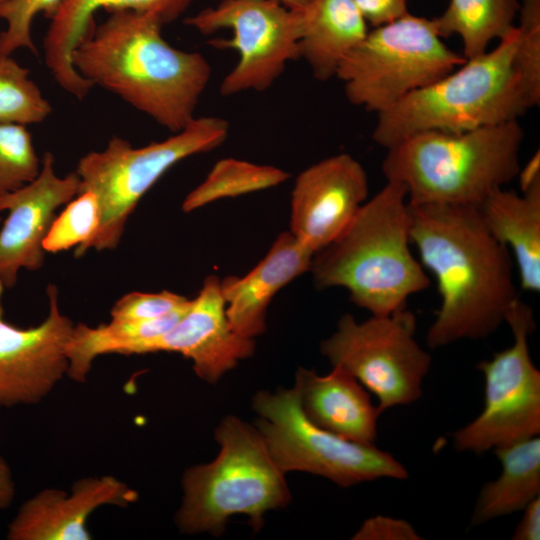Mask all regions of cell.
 <instances>
[{
    "mask_svg": "<svg viewBox=\"0 0 540 540\" xmlns=\"http://www.w3.org/2000/svg\"><path fill=\"white\" fill-rule=\"evenodd\" d=\"M15 498V482L12 470L0 455V509L8 508Z\"/></svg>",
    "mask_w": 540,
    "mask_h": 540,
    "instance_id": "36",
    "label": "cell"
},
{
    "mask_svg": "<svg viewBox=\"0 0 540 540\" xmlns=\"http://www.w3.org/2000/svg\"><path fill=\"white\" fill-rule=\"evenodd\" d=\"M465 60L447 47L432 19L408 12L369 30L342 60L336 77L351 104L379 114Z\"/></svg>",
    "mask_w": 540,
    "mask_h": 540,
    "instance_id": "8",
    "label": "cell"
},
{
    "mask_svg": "<svg viewBox=\"0 0 540 540\" xmlns=\"http://www.w3.org/2000/svg\"><path fill=\"white\" fill-rule=\"evenodd\" d=\"M223 1V0H220ZM291 10L304 11L312 0H277Z\"/></svg>",
    "mask_w": 540,
    "mask_h": 540,
    "instance_id": "38",
    "label": "cell"
},
{
    "mask_svg": "<svg viewBox=\"0 0 540 540\" xmlns=\"http://www.w3.org/2000/svg\"><path fill=\"white\" fill-rule=\"evenodd\" d=\"M521 192L527 190L533 183L540 180V153L537 150L528 162L518 171L517 177Z\"/></svg>",
    "mask_w": 540,
    "mask_h": 540,
    "instance_id": "37",
    "label": "cell"
},
{
    "mask_svg": "<svg viewBox=\"0 0 540 540\" xmlns=\"http://www.w3.org/2000/svg\"><path fill=\"white\" fill-rule=\"evenodd\" d=\"M367 24L377 27L408 13V0H353Z\"/></svg>",
    "mask_w": 540,
    "mask_h": 540,
    "instance_id": "34",
    "label": "cell"
},
{
    "mask_svg": "<svg viewBox=\"0 0 540 540\" xmlns=\"http://www.w3.org/2000/svg\"><path fill=\"white\" fill-rule=\"evenodd\" d=\"M303 19L300 59L319 81L336 77L342 60L369 31L353 0H312Z\"/></svg>",
    "mask_w": 540,
    "mask_h": 540,
    "instance_id": "22",
    "label": "cell"
},
{
    "mask_svg": "<svg viewBox=\"0 0 540 540\" xmlns=\"http://www.w3.org/2000/svg\"><path fill=\"white\" fill-rule=\"evenodd\" d=\"M493 452L502 471L497 479L482 486L472 513V526L522 511L540 496L539 436L496 448Z\"/></svg>",
    "mask_w": 540,
    "mask_h": 540,
    "instance_id": "24",
    "label": "cell"
},
{
    "mask_svg": "<svg viewBox=\"0 0 540 540\" xmlns=\"http://www.w3.org/2000/svg\"><path fill=\"white\" fill-rule=\"evenodd\" d=\"M214 436L220 446L217 457L183 475L178 528L187 534L219 536L229 517L243 514L259 530L267 511L290 501L285 473L274 462L258 429L238 417H224Z\"/></svg>",
    "mask_w": 540,
    "mask_h": 540,
    "instance_id": "6",
    "label": "cell"
},
{
    "mask_svg": "<svg viewBox=\"0 0 540 540\" xmlns=\"http://www.w3.org/2000/svg\"><path fill=\"white\" fill-rule=\"evenodd\" d=\"M192 0H62L50 20L43 40L44 62L57 84L82 100L94 86L73 67L71 53L95 25L94 14L100 8L135 10L151 13L165 23L178 19Z\"/></svg>",
    "mask_w": 540,
    "mask_h": 540,
    "instance_id": "20",
    "label": "cell"
},
{
    "mask_svg": "<svg viewBox=\"0 0 540 540\" xmlns=\"http://www.w3.org/2000/svg\"><path fill=\"white\" fill-rule=\"evenodd\" d=\"M256 428L279 469L301 471L350 487L381 478L405 480L407 469L375 444L341 438L312 423L292 389L260 391L253 398Z\"/></svg>",
    "mask_w": 540,
    "mask_h": 540,
    "instance_id": "9",
    "label": "cell"
},
{
    "mask_svg": "<svg viewBox=\"0 0 540 540\" xmlns=\"http://www.w3.org/2000/svg\"><path fill=\"white\" fill-rule=\"evenodd\" d=\"M190 300L180 308L159 318L141 321L113 320L98 326L74 325L66 345L67 376L84 383L94 360L105 354H140L146 342L169 331L182 317Z\"/></svg>",
    "mask_w": 540,
    "mask_h": 540,
    "instance_id": "23",
    "label": "cell"
},
{
    "mask_svg": "<svg viewBox=\"0 0 540 540\" xmlns=\"http://www.w3.org/2000/svg\"><path fill=\"white\" fill-rule=\"evenodd\" d=\"M0 282V408L36 404L67 376L66 345L74 323L58 303V289L47 287L49 311L38 325L22 328L4 317Z\"/></svg>",
    "mask_w": 540,
    "mask_h": 540,
    "instance_id": "13",
    "label": "cell"
},
{
    "mask_svg": "<svg viewBox=\"0 0 540 540\" xmlns=\"http://www.w3.org/2000/svg\"><path fill=\"white\" fill-rule=\"evenodd\" d=\"M80 185L76 172L58 176L54 156L46 152L32 182L0 195V212H8L0 228V282L5 289L15 286L20 270L43 266V241L56 211L79 194Z\"/></svg>",
    "mask_w": 540,
    "mask_h": 540,
    "instance_id": "15",
    "label": "cell"
},
{
    "mask_svg": "<svg viewBox=\"0 0 540 540\" xmlns=\"http://www.w3.org/2000/svg\"><path fill=\"white\" fill-rule=\"evenodd\" d=\"M410 242L406 188L387 182L336 240L314 254L309 271L317 288L343 287L371 315L390 314L430 284Z\"/></svg>",
    "mask_w": 540,
    "mask_h": 540,
    "instance_id": "3",
    "label": "cell"
},
{
    "mask_svg": "<svg viewBox=\"0 0 540 540\" xmlns=\"http://www.w3.org/2000/svg\"><path fill=\"white\" fill-rule=\"evenodd\" d=\"M416 317L407 306L357 322L350 314L320 344L332 366L353 375L385 410L409 405L422 396L432 357L415 339Z\"/></svg>",
    "mask_w": 540,
    "mask_h": 540,
    "instance_id": "10",
    "label": "cell"
},
{
    "mask_svg": "<svg viewBox=\"0 0 540 540\" xmlns=\"http://www.w3.org/2000/svg\"><path fill=\"white\" fill-rule=\"evenodd\" d=\"M515 57L528 87L540 96V0H523Z\"/></svg>",
    "mask_w": 540,
    "mask_h": 540,
    "instance_id": "31",
    "label": "cell"
},
{
    "mask_svg": "<svg viewBox=\"0 0 540 540\" xmlns=\"http://www.w3.org/2000/svg\"><path fill=\"white\" fill-rule=\"evenodd\" d=\"M100 225V207L97 196L82 191L69 201L54 218L43 249L46 253H58L75 247V256H82L84 247L95 236Z\"/></svg>",
    "mask_w": 540,
    "mask_h": 540,
    "instance_id": "28",
    "label": "cell"
},
{
    "mask_svg": "<svg viewBox=\"0 0 540 540\" xmlns=\"http://www.w3.org/2000/svg\"><path fill=\"white\" fill-rule=\"evenodd\" d=\"M137 492L110 475L74 482L71 492L46 488L25 501L7 528L9 540H90L89 516L99 507H127Z\"/></svg>",
    "mask_w": 540,
    "mask_h": 540,
    "instance_id": "17",
    "label": "cell"
},
{
    "mask_svg": "<svg viewBox=\"0 0 540 540\" xmlns=\"http://www.w3.org/2000/svg\"><path fill=\"white\" fill-rule=\"evenodd\" d=\"M489 232L512 250L520 286L540 291V180L518 194L504 187L494 189L478 206Z\"/></svg>",
    "mask_w": 540,
    "mask_h": 540,
    "instance_id": "21",
    "label": "cell"
},
{
    "mask_svg": "<svg viewBox=\"0 0 540 540\" xmlns=\"http://www.w3.org/2000/svg\"><path fill=\"white\" fill-rule=\"evenodd\" d=\"M523 516L512 535L513 540L540 539V496L522 510Z\"/></svg>",
    "mask_w": 540,
    "mask_h": 540,
    "instance_id": "35",
    "label": "cell"
},
{
    "mask_svg": "<svg viewBox=\"0 0 540 540\" xmlns=\"http://www.w3.org/2000/svg\"><path fill=\"white\" fill-rule=\"evenodd\" d=\"M188 301L186 297L167 290L157 293L133 291L114 303L110 316L113 320H151L173 312Z\"/></svg>",
    "mask_w": 540,
    "mask_h": 540,
    "instance_id": "32",
    "label": "cell"
},
{
    "mask_svg": "<svg viewBox=\"0 0 540 540\" xmlns=\"http://www.w3.org/2000/svg\"><path fill=\"white\" fill-rule=\"evenodd\" d=\"M517 26L498 45L377 114L372 139L388 149L422 131L463 132L518 121L538 106L516 61Z\"/></svg>",
    "mask_w": 540,
    "mask_h": 540,
    "instance_id": "4",
    "label": "cell"
},
{
    "mask_svg": "<svg viewBox=\"0 0 540 540\" xmlns=\"http://www.w3.org/2000/svg\"><path fill=\"white\" fill-rule=\"evenodd\" d=\"M1 221H2V218H1V216H0V224L2 223Z\"/></svg>",
    "mask_w": 540,
    "mask_h": 540,
    "instance_id": "40",
    "label": "cell"
},
{
    "mask_svg": "<svg viewBox=\"0 0 540 540\" xmlns=\"http://www.w3.org/2000/svg\"><path fill=\"white\" fill-rule=\"evenodd\" d=\"M314 254L290 231L282 232L266 256L248 274L220 279L226 315L233 330L251 339L263 334L267 309L273 297L310 270Z\"/></svg>",
    "mask_w": 540,
    "mask_h": 540,
    "instance_id": "18",
    "label": "cell"
},
{
    "mask_svg": "<svg viewBox=\"0 0 540 540\" xmlns=\"http://www.w3.org/2000/svg\"><path fill=\"white\" fill-rule=\"evenodd\" d=\"M51 112V104L30 78L29 69L11 55L0 57V123L38 124Z\"/></svg>",
    "mask_w": 540,
    "mask_h": 540,
    "instance_id": "27",
    "label": "cell"
},
{
    "mask_svg": "<svg viewBox=\"0 0 540 540\" xmlns=\"http://www.w3.org/2000/svg\"><path fill=\"white\" fill-rule=\"evenodd\" d=\"M4 1H7V0H0V3L4 2Z\"/></svg>",
    "mask_w": 540,
    "mask_h": 540,
    "instance_id": "39",
    "label": "cell"
},
{
    "mask_svg": "<svg viewBox=\"0 0 540 540\" xmlns=\"http://www.w3.org/2000/svg\"><path fill=\"white\" fill-rule=\"evenodd\" d=\"M521 3L518 0H450L446 10L432 18L441 38L458 35L465 59L488 51L489 44L510 35Z\"/></svg>",
    "mask_w": 540,
    "mask_h": 540,
    "instance_id": "25",
    "label": "cell"
},
{
    "mask_svg": "<svg viewBox=\"0 0 540 540\" xmlns=\"http://www.w3.org/2000/svg\"><path fill=\"white\" fill-rule=\"evenodd\" d=\"M229 127V122L218 116L195 117L162 141L134 147L115 136L104 149L84 155L75 172L80 178V192L91 191L97 196L100 225L82 255L90 249L116 248L128 218L145 193L181 160L222 145Z\"/></svg>",
    "mask_w": 540,
    "mask_h": 540,
    "instance_id": "7",
    "label": "cell"
},
{
    "mask_svg": "<svg viewBox=\"0 0 540 540\" xmlns=\"http://www.w3.org/2000/svg\"><path fill=\"white\" fill-rule=\"evenodd\" d=\"M294 389L312 423L341 438L375 444L382 412L372 403L369 391L347 370L333 366L330 373L319 375L299 368Z\"/></svg>",
    "mask_w": 540,
    "mask_h": 540,
    "instance_id": "19",
    "label": "cell"
},
{
    "mask_svg": "<svg viewBox=\"0 0 540 540\" xmlns=\"http://www.w3.org/2000/svg\"><path fill=\"white\" fill-rule=\"evenodd\" d=\"M408 204L410 240L441 297L427 345L490 336L520 299L509 249L489 232L477 206Z\"/></svg>",
    "mask_w": 540,
    "mask_h": 540,
    "instance_id": "1",
    "label": "cell"
},
{
    "mask_svg": "<svg viewBox=\"0 0 540 540\" xmlns=\"http://www.w3.org/2000/svg\"><path fill=\"white\" fill-rule=\"evenodd\" d=\"M62 0H7L0 3V19L7 27L0 33V57L10 56L20 48L37 53L32 40L31 26L34 18L43 14L52 19Z\"/></svg>",
    "mask_w": 540,
    "mask_h": 540,
    "instance_id": "30",
    "label": "cell"
},
{
    "mask_svg": "<svg viewBox=\"0 0 540 540\" xmlns=\"http://www.w3.org/2000/svg\"><path fill=\"white\" fill-rule=\"evenodd\" d=\"M162 26L154 14L115 10L88 31L73 49L71 62L94 86L176 133L196 117L211 66L201 53L170 45Z\"/></svg>",
    "mask_w": 540,
    "mask_h": 540,
    "instance_id": "2",
    "label": "cell"
},
{
    "mask_svg": "<svg viewBox=\"0 0 540 540\" xmlns=\"http://www.w3.org/2000/svg\"><path fill=\"white\" fill-rule=\"evenodd\" d=\"M352 539L356 540H420L415 528L403 519L377 515L366 519Z\"/></svg>",
    "mask_w": 540,
    "mask_h": 540,
    "instance_id": "33",
    "label": "cell"
},
{
    "mask_svg": "<svg viewBox=\"0 0 540 540\" xmlns=\"http://www.w3.org/2000/svg\"><path fill=\"white\" fill-rule=\"evenodd\" d=\"M505 322L513 344L478 363L485 381L484 406L475 419L451 434L459 452L482 454L540 434V371L528 343L536 327L533 311L518 299Z\"/></svg>",
    "mask_w": 540,
    "mask_h": 540,
    "instance_id": "11",
    "label": "cell"
},
{
    "mask_svg": "<svg viewBox=\"0 0 540 540\" xmlns=\"http://www.w3.org/2000/svg\"><path fill=\"white\" fill-rule=\"evenodd\" d=\"M40 169L41 161L26 126L0 123V195L32 182Z\"/></svg>",
    "mask_w": 540,
    "mask_h": 540,
    "instance_id": "29",
    "label": "cell"
},
{
    "mask_svg": "<svg viewBox=\"0 0 540 540\" xmlns=\"http://www.w3.org/2000/svg\"><path fill=\"white\" fill-rule=\"evenodd\" d=\"M524 131L518 121L463 132L412 134L382 161L387 182L405 186L410 204L479 206L520 169Z\"/></svg>",
    "mask_w": 540,
    "mask_h": 540,
    "instance_id": "5",
    "label": "cell"
},
{
    "mask_svg": "<svg viewBox=\"0 0 540 540\" xmlns=\"http://www.w3.org/2000/svg\"><path fill=\"white\" fill-rule=\"evenodd\" d=\"M368 193V176L360 162L346 153L327 157L296 177L290 232L316 253L346 230Z\"/></svg>",
    "mask_w": 540,
    "mask_h": 540,
    "instance_id": "14",
    "label": "cell"
},
{
    "mask_svg": "<svg viewBox=\"0 0 540 540\" xmlns=\"http://www.w3.org/2000/svg\"><path fill=\"white\" fill-rule=\"evenodd\" d=\"M254 351V339L239 335L230 325L220 279L210 275L177 323L162 336L146 342L140 354L180 353L193 362L199 378L214 384Z\"/></svg>",
    "mask_w": 540,
    "mask_h": 540,
    "instance_id": "16",
    "label": "cell"
},
{
    "mask_svg": "<svg viewBox=\"0 0 540 540\" xmlns=\"http://www.w3.org/2000/svg\"><path fill=\"white\" fill-rule=\"evenodd\" d=\"M289 177L287 171L272 165L224 158L216 162L206 178L187 194L181 207L184 212H191L219 199L275 187Z\"/></svg>",
    "mask_w": 540,
    "mask_h": 540,
    "instance_id": "26",
    "label": "cell"
},
{
    "mask_svg": "<svg viewBox=\"0 0 540 540\" xmlns=\"http://www.w3.org/2000/svg\"><path fill=\"white\" fill-rule=\"evenodd\" d=\"M204 35L222 29L231 39H212L219 49H235L238 61L220 83L222 96L244 91L263 92L282 75L290 61L300 59L303 11L291 10L277 0H223L184 20Z\"/></svg>",
    "mask_w": 540,
    "mask_h": 540,
    "instance_id": "12",
    "label": "cell"
}]
</instances>
